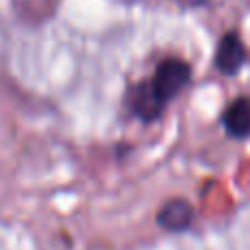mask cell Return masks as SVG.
<instances>
[{"mask_svg": "<svg viewBox=\"0 0 250 250\" xmlns=\"http://www.w3.org/2000/svg\"><path fill=\"white\" fill-rule=\"evenodd\" d=\"M246 46H244L242 38L235 31H229L217 44L215 53V66L222 75H237L239 68L246 64Z\"/></svg>", "mask_w": 250, "mask_h": 250, "instance_id": "2", "label": "cell"}, {"mask_svg": "<svg viewBox=\"0 0 250 250\" xmlns=\"http://www.w3.org/2000/svg\"><path fill=\"white\" fill-rule=\"evenodd\" d=\"M185 4H189V7H202V4H207L208 0H182Z\"/></svg>", "mask_w": 250, "mask_h": 250, "instance_id": "5", "label": "cell"}, {"mask_svg": "<svg viewBox=\"0 0 250 250\" xmlns=\"http://www.w3.org/2000/svg\"><path fill=\"white\" fill-rule=\"evenodd\" d=\"M191 82V66L180 57H167L156 66L151 79L141 82L129 90V112L143 123H151L165 112L171 99H176Z\"/></svg>", "mask_w": 250, "mask_h": 250, "instance_id": "1", "label": "cell"}, {"mask_svg": "<svg viewBox=\"0 0 250 250\" xmlns=\"http://www.w3.org/2000/svg\"><path fill=\"white\" fill-rule=\"evenodd\" d=\"M222 125L230 138H248L250 136V99L239 97L235 99L222 114Z\"/></svg>", "mask_w": 250, "mask_h": 250, "instance_id": "4", "label": "cell"}, {"mask_svg": "<svg viewBox=\"0 0 250 250\" xmlns=\"http://www.w3.org/2000/svg\"><path fill=\"white\" fill-rule=\"evenodd\" d=\"M156 222L169 233H182L193 224V207L182 198H171L158 208Z\"/></svg>", "mask_w": 250, "mask_h": 250, "instance_id": "3", "label": "cell"}]
</instances>
